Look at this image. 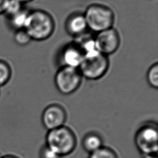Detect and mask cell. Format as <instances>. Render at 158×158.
I'll return each mask as SVG.
<instances>
[{
	"label": "cell",
	"mask_w": 158,
	"mask_h": 158,
	"mask_svg": "<svg viewBox=\"0 0 158 158\" xmlns=\"http://www.w3.org/2000/svg\"><path fill=\"white\" fill-rule=\"evenodd\" d=\"M89 158H118L117 153L112 149L102 146L89 154Z\"/></svg>",
	"instance_id": "15"
},
{
	"label": "cell",
	"mask_w": 158,
	"mask_h": 158,
	"mask_svg": "<svg viewBox=\"0 0 158 158\" xmlns=\"http://www.w3.org/2000/svg\"><path fill=\"white\" fill-rule=\"evenodd\" d=\"M82 78L78 69L60 67L55 74L54 83L61 94L69 95L78 89Z\"/></svg>",
	"instance_id": "5"
},
{
	"label": "cell",
	"mask_w": 158,
	"mask_h": 158,
	"mask_svg": "<svg viewBox=\"0 0 158 158\" xmlns=\"http://www.w3.org/2000/svg\"><path fill=\"white\" fill-rule=\"evenodd\" d=\"M12 69L9 63L0 59V87L9 83L12 77Z\"/></svg>",
	"instance_id": "14"
},
{
	"label": "cell",
	"mask_w": 158,
	"mask_h": 158,
	"mask_svg": "<svg viewBox=\"0 0 158 158\" xmlns=\"http://www.w3.org/2000/svg\"><path fill=\"white\" fill-rule=\"evenodd\" d=\"M1 158H19L16 156L14 155H11V154H7V155H5L1 157Z\"/></svg>",
	"instance_id": "22"
},
{
	"label": "cell",
	"mask_w": 158,
	"mask_h": 158,
	"mask_svg": "<svg viewBox=\"0 0 158 158\" xmlns=\"http://www.w3.org/2000/svg\"><path fill=\"white\" fill-rule=\"evenodd\" d=\"M8 0H0V15L4 14V9Z\"/></svg>",
	"instance_id": "20"
},
{
	"label": "cell",
	"mask_w": 158,
	"mask_h": 158,
	"mask_svg": "<svg viewBox=\"0 0 158 158\" xmlns=\"http://www.w3.org/2000/svg\"><path fill=\"white\" fill-rule=\"evenodd\" d=\"M18 1H19L20 2H21L22 4H25L26 3H28V2H30L31 1H32L33 0H17Z\"/></svg>",
	"instance_id": "23"
},
{
	"label": "cell",
	"mask_w": 158,
	"mask_h": 158,
	"mask_svg": "<svg viewBox=\"0 0 158 158\" xmlns=\"http://www.w3.org/2000/svg\"><path fill=\"white\" fill-rule=\"evenodd\" d=\"M94 36L98 51L107 57L115 53L120 46V35L114 27L97 33Z\"/></svg>",
	"instance_id": "7"
},
{
	"label": "cell",
	"mask_w": 158,
	"mask_h": 158,
	"mask_svg": "<svg viewBox=\"0 0 158 158\" xmlns=\"http://www.w3.org/2000/svg\"><path fill=\"white\" fill-rule=\"evenodd\" d=\"M24 7V4L17 0H8L6 3L3 14L5 15L6 17H10L17 13Z\"/></svg>",
	"instance_id": "17"
},
{
	"label": "cell",
	"mask_w": 158,
	"mask_h": 158,
	"mask_svg": "<svg viewBox=\"0 0 158 158\" xmlns=\"http://www.w3.org/2000/svg\"><path fill=\"white\" fill-rule=\"evenodd\" d=\"M83 58L84 56L81 50L75 42L64 46L59 56L60 67L77 69H78Z\"/></svg>",
	"instance_id": "9"
},
{
	"label": "cell",
	"mask_w": 158,
	"mask_h": 158,
	"mask_svg": "<svg viewBox=\"0 0 158 158\" xmlns=\"http://www.w3.org/2000/svg\"><path fill=\"white\" fill-rule=\"evenodd\" d=\"M40 158H62L47 145H43L39 152Z\"/></svg>",
	"instance_id": "19"
},
{
	"label": "cell",
	"mask_w": 158,
	"mask_h": 158,
	"mask_svg": "<svg viewBox=\"0 0 158 158\" xmlns=\"http://www.w3.org/2000/svg\"><path fill=\"white\" fill-rule=\"evenodd\" d=\"M75 133L66 126L49 130L46 136V145L60 157L71 154L77 146Z\"/></svg>",
	"instance_id": "2"
},
{
	"label": "cell",
	"mask_w": 158,
	"mask_h": 158,
	"mask_svg": "<svg viewBox=\"0 0 158 158\" xmlns=\"http://www.w3.org/2000/svg\"><path fill=\"white\" fill-rule=\"evenodd\" d=\"M67 33L76 38L88 32V26L83 14L75 12L67 18L65 23Z\"/></svg>",
	"instance_id": "10"
},
{
	"label": "cell",
	"mask_w": 158,
	"mask_h": 158,
	"mask_svg": "<svg viewBox=\"0 0 158 158\" xmlns=\"http://www.w3.org/2000/svg\"><path fill=\"white\" fill-rule=\"evenodd\" d=\"M24 30L31 40L44 41L53 34L55 22L52 15L45 10H30Z\"/></svg>",
	"instance_id": "1"
},
{
	"label": "cell",
	"mask_w": 158,
	"mask_h": 158,
	"mask_svg": "<svg viewBox=\"0 0 158 158\" xmlns=\"http://www.w3.org/2000/svg\"><path fill=\"white\" fill-rule=\"evenodd\" d=\"M75 43L81 50L84 57H90L100 53L96 48L94 36L89 35L88 32L75 38Z\"/></svg>",
	"instance_id": "11"
},
{
	"label": "cell",
	"mask_w": 158,
	"mask_h": 158,
	"mask_svg": "<svg viewBox=\"0 0 158 158\" xmlns=\"http://www.w3.org/2000/svg\"><path fill=\"white\" fill-rule=\"evenodd\" d=\"M82 146L87 152L91 154L103 146L102 138L96 132H89L83 138Z\"/></svg>",
	"instance_id": "12"
},
{
	"label": "cell",
	"mask_w": 158,
	"mask_h": 158,
	"mask_svg": "<svg viewBox=\"0 0 158 158\" xmlns=\"http://www.w3.org/2000/svg\"><path fill=\"white\" fill-rule=\"evenodd\" d=\"M2 156H1V154H0V158H1V157H2Z\"/></svg>",
	"instance_id": "24"
},
{
	"label": "cell",
	"mask_w": 158,
	"mask_h": 158,
	"mask_svg": "<svg viewBox=\"0 0 158 158\" xmlns=\"http://www.w3.org/2000/svg\"><path fill=\"white\" fill-rule=\"evenodd\" d=\"M88 28L95 33L113 27L115 15L113 10L103 4L88 6L83 13Z\"/></svg>",
	"instance_id": "3"
},
{
	"label": "cell",
	"mask_w": 158,
	"mask_h": 158,
	"mask_svg": "<svg viewBox=\"0 0 158 158\" xmlns=\"http://www.w3.org/2000/svg\"><path fill=\"white\" fill-rule=\"evenodd\" d=\"M66 119L65 109L61 105L57 104H52L47 106L41 115L43 125L48 130L64 126Z\"/></svg>",
	"instance_id": "8"
},
{
	"label": "cell",
	"mask_w": 158,
	"mask_h": 158,
	"mask_svg": "<svg viewBox=\"0 0 158 158\" xmlns=\"http://www.w3.org/2000/svg\"><path fill=\"white\" fill-rule=\"evenodd\" d=\"M29 12L24 7L17 13L6 17L7 25L14 31L24 29Z\"/></svg>",
	"instance_id": "13"
},
{
	"label": "cell",
	"mask_w": 158,
	"mask_h": 158,
	"mask_svg": "<svg viewBox=\"0 0 158 158\" xmlns=\"http://www.w3.org/2000/svg\"><path fill=\"white\" fill-rule=\"evenodd\" d=\"M146 79L148 84L153 88L158 87V64H153L148 70Z\"/></svg>",
	"instance_id": "16"
},
{
	"label": "cell",
	"mask_w": 158,
	"mask_h": 158,
	"mask_svg": "<svg viewBox=\"0 0 158 158\" xmlns=\"http://www.w3.org/2000/svg\"><path fill=\"white\" fill-rule=\"evenodd\" d=\"M14 40L17 44L22 46L28 45L32 41L24 29L14 31Z\"/></svg>",
	"instance_id": "18"
},
{
	"label": "cell",
	"mask_w": 158,
	"mask_h": 158,
	"mask_svg": "<svg viewBox=\"0 0 158 158\" xmlns=\"http://www.w3.org/2000/svg\"><path fill=\"white\" fill-rule=\"evenodd\" d=\"M135 143L139 152L144 156L157 154L158 149L157 125L153 122L144 123L137 130Z\"/></svg>",
	"instance_id": "4"
},
{
	"label": "cell",
	"mask_w": 158,
	"mask_h": 158,
	"mask_svg": "<svg viewBox=\"0 0 158 158\" xmlns=\"http://www.w3.org/2000/svg\"><path fill=\"white\" fill-rule=\"evenodd\" d=\"M109 67L108 57L101 53L84 57L78 67L83 78L89 80H97L102 78Z\"/></svg>",
	"instance_id": "6"
},
{
	"label": "cell",
	"mask_w": 158,
	"mask_h": 158,
	"mask_svg": "<svg viewBox=\"0 0 158 158\" xmlns=\"http://www.w3.org/2000/svg\"><path fill=\"white\" fill-rule=\"evenodd\" d=\"M143 158H157V154H149V155L144 156Z\"/></svg>",
	"instance_id": "21"
}]
</instances>
